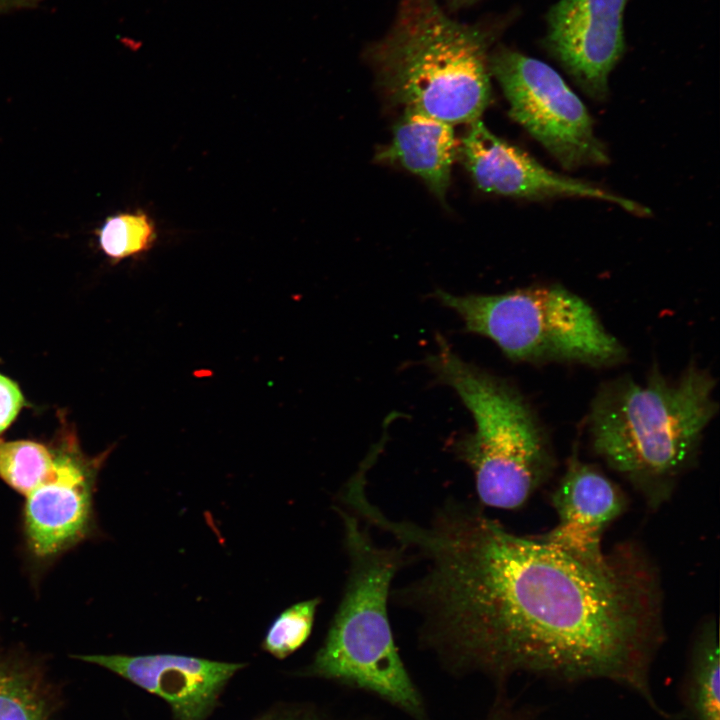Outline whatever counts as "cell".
Segmentation results:
<instances>
[{"label": "cell", "mask_w": 720, "mask_h": 720, "mask_svg": "<svg viewBox=\"0 0 720 720\" xmlns=\"http://www.w3.org/2000/svg\"><path fill=\"white\" fill-rule=\"evenodd\" d=\"M556 525L536 536L546 544L588 564L605 562V530L627 508L621 488L596 467L583 462L573 449L551 497Z\"/></svg>", "instance_id": "cell-12"}, {"label": "cell", "mask_w": 720, "mask_h": 720, "mask_svg": "<svg viewBox=\"0 0 720 720\" xmlns=\"http://www.w3.org/2000/svg\"><path fill=\"white\" fill-rule=\"evenodd\" d=\"M53 460L52 445L0 439V479L20 495L52 466Z\"/></svg>", "instance_id": "cell-17"}, {"label": "cell", "mask_w": 720, "mask_h": 720, "mask_svg": "<svg viewBox=\"0 0 720 720\" xmlns=\"http://www.w3.org/2000/svg\"><path fill=\"white\" fill-rule=\"evenodd\" d=\"M629 0H559L547 14L545 46L578 87L595 100L625 51L624 12Z\"/></svg>", "instance_id": "cell-9"}, {"label": "cell", "mask_w": 720, "mask_h": 720, "mask_svg": "<svg viewBox=\"0 0 720 720\" xmlns=\"http://www.w3.org/2000/svg\"><path fill=\"white\" fill-rule=\"evenodd\" d=\"M52 447V466L21 494L25 547L41 564H48L94 535L97 478L109 452L87 456L71 436L59 439Z\"/></svg>", "instance_id": "cell-8"}, {"label": "cell", "mask_w": 720, "mask_h": 720, "mask_svg": "<svg viewBox=\"0 0 720 720\" xmlns=\"http://www.w3.org/2000/svg\"><path fill=\"white\" fill-rule=\"evenodd\" d=\"M258 720H329L307 712H284L270 714Z\"/></svg>", "instance_id": "cell-21"}, {"label": "cell", "mask_w": 720, "mask_h": 720, "mask_svg": "<svg viewBox=\"0 0 720 720\" xmlns=\"http://www.w3.org/2000/svg\"><path fill=\"white\" fill-rule=\"evenodd\" d=\"M426 363L470 411L475 429L453 449L472 470L482 504L522 507L553 474L551 439L534 407L509 381L463 360L442 335Z\"/></svg>", "instance_id": "cell-5"}, {"label": "cell", "mask_w": 720, "mask_h": 720, "mask_svg": "<svg viewBox=\"0 0 720 720\" xmlns=\"http://www.w3.org/2000/svg\"><path fill=\"white\" fill-rule=\"evenodd\" d=\"M469 125L462 140L463 159L475 184L484 192L535 201L592 198L618 205L635 215L649 214L647 207L633 200L546 168L493 134L480 119Z\"/></svg>", "instance_id": "cell-10"}, {"label": "cell", "mask_w": 720, "mask_h": 720, "mask_svg": "<svg viewBox=\"0 0 720 720\" xmlns=\"http://www.w3.org/2000/svg\"><path fill=\"white\" fill-rule=\"evenodd\" d=\"M102 252L114 261L148 251L156 241L152 219L142 211L122 212L105 219L96 230Z\"/></svg>", "instance_id": "cell-16"}, {"label": "cell", "mask_w": 720, "mask_h": 720, "mask_svg": "<svg viewBox=\"0 0 720 720\" xmlns=\"http://www.w3.org/2000/svg\"><path fill=\"white\" fill-rule=\"evenodd\" d=\"M45 0H0V15L15 11L34 9Z\"/></svg>", "instance_id": "cell-20"}, {"label": "cell", "mask_w": 720, "mask_h": 720, "mask_svg": "<svg viewBox=\"0 0 720 720\" xmlns=\"http://www.w3.org/2000/svg\"><path fill=\"white\" fill-rule=\"evenodd\" d=\"M498 32L495 23L453 19L438 0H399L366 57L393 102L452 126L470 124L490 102L489 50Z\"/></svg>", "instance_id": "cell-3"}, {"label": "cell", "mask_w": 720, "mask_h": 720, "mask_svg": "<svg viewBox=\"0 0 720 720\" xmlns=\"http://www.w3.org/2000/svg\"><path fill=\"white\" fill-rule=\"evenodd\" d=\"M74 658L103 667L163 699L176 720H205L244 663L179 654H90Z\"/></svg>", "instance_id": "cell-11"}, {"label": "cell", "mask_w": 720, "mask_h": 720, "mask_svg": "<svg viewBox=\"0 0 720 720\" xmlns=\"http://www.w3.org/2000/svg\"><path fill=\"white\" fill-rule=\"evenodd\" d=\"M715 388L694 361L676 378L654 365L643 382L623 375L602 383L587 417L592 451L658 509L696 463L718 412Z\"/></svg>", "instance_id": "cell-2"}, {"label": "cell", "mask_w": 720, "mask_h": 720, "mask_svg": "<svg viewBox=\"0 0 720 720\" xmlns=\"http://www.w3.org/2000/svg\"><path fill=\"white\" fill-rule=\"evenodd\" d=\"M344 529L348 577L323 644L306 673L371 692L416 720H429L422 697L398 653L387 604L404 562L403 547H382L345 506H336Z\"/></svg>", "instance_id": "cell-4"}, {"label": "cell", "mask_w": 720, "mask_h": 720, "mask_svg": "<svg viewBox=\"0 0 720 720\" xmlns=\"http://www.w3.org/2000/svg\"><path fill=\"white\" fill-rule=\"evenodd\" d=\"M320 602L319 598H313L285 609L268 628L262 648L277 659H284L298 650L312 632Z\"/></svg>", "instance_id": "cell-18"}, {"label": "cell", "mask_w": 720, "mask_h": 720, "mask_svg": "<svg viewBox=\"0 0 720 720\" xmlns=\"http://www.w3.org/2000/svg\"><path fill=\"white\" fill-rule=\"evenodd\" d=\"M475 1L477 0H445L446 4L452 10H457L467 5H471Z\"/></svg>", "instance_id": "cell-22"}, {"label": "cell", "mask_w": 720, "mask_h": 720, "mask_svg": "<svg viewBox=\"0 0 720 720\" xmlns=\"http://www.w3.org/2000/svg\"><path fill=\"white\" fill-rule=\"evenodd\" d=\"M392 535L426 563L397 600L422 616L424 643L454 671L608 680L671 719L651 686L663 592L639 544H618L592 565L461 502L426 525L397 521Z\"/></svg>", "instance_id": "cell-1"}, {"label": "cell", "mask_w": 720, "mask_h": 720, "mask_svg": "<svg viewBox=\"0 0 720 720\" xmlns=\"http://www.w3.org/2000/svg\"><path fill=\"white\" fill-rule=\"evenodd\" d=\"M489 70L509 104V114L565 169L604 165L609 157L584 103L548 64L500 45Z\"/></svg>", "instance_id": "cell-7"}, {"label": "cell", "mask_w": 720, "mask_h": 720, "mask_svg": "<svg viewBox=\"0 0 720 720\" xmlns=\"http://www.w3.org/2000/svg\"><path fill=\"white\" fill-rule=\"evenodd\" d=\"M24 403V396L17 383L0 374V434L16 419Z\"/></svg>", "instance_id": "cell-19"}, {"label": "cell", "mask_w": 720, "mask_h": 720, "mask_svg": "<svg viewBox=\"0 0 720 720\" xmlns=\"http://www.w3.org/2000/svg\"><path fill=\"white\" fill-rule=\"evenodd\" d=\"M720 656L717 622L707 618L695 635L684 687L692 720H720Z\"/></svg>", "instance_id": "cell-15"}, {"label": "cell", "mask_w": 720, "mask_h": 720, "mask_svg": "<svg viewBox=\"0 0 720 720\" xmlns=\"http://www.w3.org/2000/svg\"><path fill=\"white\" fill-rule=\"evenodd\" d=\"M56 704L40 662L0 639V720H52Z\"/></svg>", "instance_id": "cell-14"}, {"label": "cell", "mask_w": 720, "mask_h": 720, "mask_svg": "<svg viewBox=\"0 0 720 720\" xmlns=\"http://www.w3.org/2000/svg\"><path fill=\"white\" fill-rule=\"evenodd\" d=\"M434 297L459 315L467 332L489 338L511 361L603 368L627 358L626 348L593 307L561 285H535L501 294L456 295L437 290Z\"/></svg>", "instance_id": "cell-6"}, {"label": "cell", "mask_w": 720, "mask_h": 720, "mask_svg": "<svg viewBox=\"0 0 720 720\" xmlns=\"http://www.w3.org/2000/svg\"><path fill=\"white\" fill-rule=\"evenodd\" d=\"M457 147L452 125L405 109L394 126L391 143L379 152L377 158L401 165L420 177L438 198L443 199L450 183Z\"/></svg>", "instance_id": "cell-13"}]
</instances>
